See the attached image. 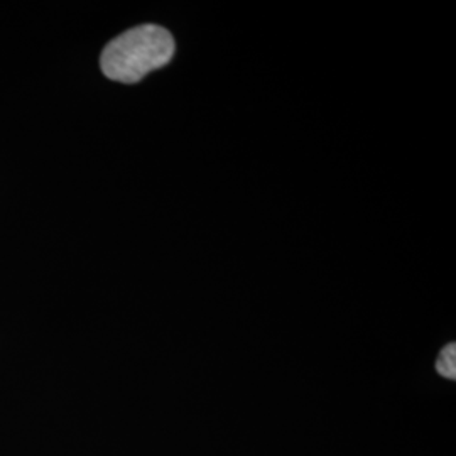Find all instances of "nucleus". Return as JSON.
I'll list each match as a JSON object with an SVG mask.
<instances>
[{"label": "nucleus", "instance_id": "nucleus-1", "mask_svg": "<svg viewBox=\"0 0 456 456\" xmlns=\"http://www.w3.org/2000/svg\"><path fill=\"white\" fill-rule=\"evenodd\" d=\"M176 43L171 33L156 24H142L117 36L102 53L100 65L107 78L137 83L171 61Z\"/></svg>", "mask_w": 456, "mask_h": 456}, {"label": "nucleus", "instance_id": "nucleus-2", "mask_svg": "<svg viewBox=\"0 0 456 456\" xmlns=\"http://www.w3.org/2000/svg\"><path fill=\"white\" fill-rule=\"evenodd\" d=\"M436 372L446 379H456V345L450 343L441 350L436 360Z\"/></svg>", "mask_w": 456, "mask_h": 456}]
</instances>
